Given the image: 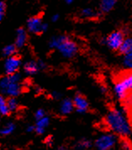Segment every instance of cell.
Returning a JSON list of instances; mask_svg holds the SVG:
<instances>
[{"mask_svg":"<svg viewBox=\"0 0 132 150\" xmlns=\"http://www.w3.org/2000/svg\"><path fill=\"white\" fill-rule=\"evenodd\" d=\"M125 39V35L120 30H115L103 40V43L113 51H119Z\"/></svg>","mask_w":132,"mask_h":150,"instance_id":"7","label":"cell"},{"mask_svg":"<svg viewBox=\"0 0 132 150\" xmlns=\"http://www.w3.org/2000/svg\"><path fill=\"white\" fill-rule=\"evenodd\" d=\"M65 2H66V4H72V3L74 2V0H65Z\"/></svg>","mask_w":132,"mask_h":150,"instance_id":"32","label":"cell"},{"mask_svg":"<svg viewBox=\"0 0 132 150\" xmlns=\"http://www.w3.org/2000/svg\"><path fill=\"white\" fill-rule=\"evenodd\" d=\"M120 147H121V149L122 150H131L132 149L131 143H130L128 140H126V139H124V140H122V141H121Z\"/></svg>","mask_w":132,"mask_h":150,"instance_id":"24","label":"cell"},{"mask_svg":"<svg viewBox=\"0 0 132 150\" xmlns=\"http://www.w3.org/2000/svg\"><path fill=\"white\" fill-rule=\"evenodd\" d=\"M28 40V35L27 31L24 28H20L16 31V35H15V41H14V45L17 48L24 47Z\"/></svg>","mask_w":132,"mask_h":150,"instance_id":"11","label":"cell"},{"mask_svg":"<svg viewBox=\"0 0 132 150\" xmlns=\"http://www.w3.org/2000/svg\"><path fill=\"white\" fill-rule=\"evenodd\" d=\"M132 51V36L125 37L124 41L122 42L120 47L119 49V52L121 54L125 55Z\"/></svg>","mask_w":132,"mask_h":150,"instance_id":"15","label":"cell"},{"mask_svg":"<svg viewBox=\"0 0 132 150\" xmlns=\"http://www.w3.org/2000/svg\"><path fill=\"white\" fill-rule=\"evenodd\" d=\"M57 150H68V149L66 147V146H64V145H62V146H60L58 149H57Z\"/></svg>","mask_w":132,"mask_h":150,"instance_id":"31","label":"cell"},{"mask_svg":"<svg viewBox=\"0 0 132 150\" xmlns=\"http://www.w3.org/2000/svg\"><path fill=\"white\" fill-rule=\"evenodd\" d=\"M105 124L116 136L127 137L132 134L131 123L122 110L118 108L110 110L105 117Z\"/></svg>","mask_w":132,"mask_h":150,"instance_id":"1","label":"cell"},{"mask_svg":"<svg viewBox=\"0 0 132 150\" xmlns=\"http://www.w3.org/2000/svg\"><path fill=\"white\" fill-rule=\"evenodd\" d=\"M26 131L28 132H35V126H32V125H29L26 127Z\"/></svg>","mask_w":132,"mask_h":150,"instance_id":"30","label":"cell"},{"mask_svg":"<svg viewBox=\"0 0 132 150\" xmlns=\"http://www.w3.org/2000/svg\"><path fill=\"white\" fill-rule=\"evenodd\" d=\"M10 113L8 106L7 100L0 95V115L1 116H8Z\"/></svg>","mask_w":132,"mask_h":150,"instance_id":"18","label":"cell"},{"mask_svg":"<svg viewBox=\"0 0 132 150\" xmlns=\"http://www.w3.org/2000/svg\"><path fill=\"white\" fill-rule=\"evenodd\" d=\"M72 103L74 105V110H76L77 112L80 114L86 113L88 110V108H89L88 101L83 95H80V94L76 95L72 100Z\"/></svg>","mask_w":132,"mask_h":150,"instance_id":"10","label":"cell"},{"mask_svg":"<svg viewBox=\"0 0 132 150\" xmlns=\"http://www.w3.org/2000/svg\"><path fill=\"white\" fill-rule=\"evenodd\" d=\"M59 19H60V15L58 14H53V15L51 16V21H52V22H56V21H59Z\"/></svg>","mask_w":132,"mask_h":150,"instance_id":"28","label":"cell"},{"mask_svg":"<svg viewBox=\"0 0 132 150\" xmlns=\"http://www.w3.org/2000/svg\"><path fill=\"white\" fill-rule=\"evenodd\" d=\"M118 143V138L113 132L103 133L96 138L93 143L95 150H113Z\"/></svg>","mask_w":132,"mask_h":150,"instance_id":"5","label":"cell"},{"mask_svg":"<svg viewBox=\"0 0 132 150\" xmlns=\"http://www.w3.org/2000/svg\"><path fill=\"white\" fill-rule=\"evenodd\" d=\"M46 116V111L43 109H38L35 111V117L36 120H39V119H41V118H42V117H44V116Z\"/></svg>","mask_w":132,"mask_h":150,"instance_id":"26","label":"cell"},{"mask_svg":"<svg viewBox=\"0 0 132 150\" xmlns=\"http://www.w3.org/2000/svg\"><path fill=\"white\" fill-rule=\"evenodd\" d=\"M51 97L55 100H59V99H61V94L57 91H54L51 94Z\"/></svg>","mask_w":132,"mask_h":150,"instance_id":"27","label":"cell"},{"mask_svg":"<svg viewBox=\"0 0 132 150\" xmlns=\"http://www.w3.org/2000/svg\"><path fill=\"white\" fill-rule=\"evenodd\" d=\"M0 91L2 94L9 97H17L22 91L21 76L16 73L14 74L6 75L0 80Z\"/></svg>","mask_w":132,"mask_h":150,"instance_id":"3","label":"cell"},{"mask_svg":"<svg viewBox=\"0 0 132 150\" xmlns=\"http://www.w3.org/2000/svg\"><path fill=\"white\" fill-rule=\"evenodd\" d=\"M22 62L20 57L14 55L6 58L4 62V73L6 75H11L19 72L21 68Z\"/></svg>","mask_w":132,"mask_h":150,"instance_id":"8","label":"cell"},{"mask_svg":"<svg viewBox=\"0 0 132 150\" xmlns=\"http://www.w3.org/2000/svg\"><path fill=\"white\" fill-rule=\"evenodd\" d=\"M16 51H17V47H15V45L14 44H9V45H7L4 47L3 55L6 57H12V56L16 54Z\"/></svg>","mask_w":132,"mask_h":150,"instance_id":"20","label":"cell"},{"mask_svg":"<svg viewBox=\"0 0 132 150\" xmlns=\"http://www.w3.org/2000/svg\"><path fill=\"white\" fill-rule=\"evenodd\" d=\"M123 101H124L125 108L132 110V93L129 94L128 96H126L125 99L123 100Z\"/></svg>","mask_w":132,"mask_h":150,"instance_id":"23","label":"cell"},{"mask_svg":"<svg viewBox=\"0 0 132 150\" xmlns=\"http://www.w3.org/2000/svg\"><path fill=\"white\" fill-rule=\"evenodd\" d=\"M46 144H47L48 146H51V145H52V143H53V139H52V137H48L46 139Z\"/></svg>","mask_w":132,"mask_h":150,"instance_id":"29","label":"cell"},{"mask_svg":"<svg viewBox=\"0 0 132 150\" xmlns=\"http://www.w3.org/2000/svg\"><path fill=\"white\" fill-rule=\"evenodd\" d=\"M123 64L125 68L129 70H132V51L124 55Z\"/></svg>","mask_w":132,"mask_h":150,"instance_id":"22","label":"cell"},{"mask_svg":"<svg viewBox=\"0 0 132 150\" xmlns=\"http://www.w3.org/2000/svg\"><path fill=\"white\" fill-rule=\"evenodd\" d=\"M77 150H79V149H77Z\"/></svg>","mask_w":132,"mask_h":150,"instance_id":"33","label":"cell"},{"mask_svg":"<svg viewBox=\"0 0 132 150\" xmlns=\"http://www.w3.org/2000/svg\"><path fill=\"white\" fill-rule=\"evenodd\" d=\"M7 103L10 112L16 111L19 108V103L15 97H9V99L7 100Z\"/></svg>","mask_w":132,"mask_h":150,"instance_id":"21","label":"cell"},{"mask_svg":"<svg viewBox=\"0 0 132 150\" xmlns=\"http://www.w3.org/2000/svg\"><path fill=\"white\" fill-rule=\"evenodd\" d=\"M114 93L120 100L132 93V70L125 72L116 79L114 84Z\"/></svg>","mask_w":132,"mask_h":150,"instance_id":"4","label":"cell"},{"mask_svg":"<svg viewBox=\"0 0 132 150\" xmlns=\"http://www.w3.org/2000/svg\"><path fill=\"white\" fill-rule=\"evenodd\" d=\"M26 28L29 33L39 35L47 30L48 25L46 23H44L40 16H33L27 21Z\"/></svg>","mask_w":132,"mask_h":150,"instance_id":"6","label":"cell"},{"mask_svg":"<svg viewBox=\"0 0 132 150\" xmlns=\"http://www.w3.org/2000/svg\"><path fill=\"white\" fill-rule=\"evenodd\" d=\"M49 47L56 49L65 58H72L78 52V46L67 35H56L49 41Z\"/></svg>","mask_w":132,"mask_h":150,"instance_id":"2","label":"cell"},{"mask_svg":"<svg viewBox=\"0 0 132 150\" xmlns=\"http://www.w3.org/2000/svg\"><path fill=\"white\" fill-rule=\"evenodd\" d=\"M60 113L63 115V116H67V115H69L71 114L73 110H74V105H73V103H72V100L71 99H64L62 100L61 105H60Z\"/></svg>","mask_w":132,"mask_h":150,"instance_id":"12","label":"cell"},{"mask_svg":"<svg viewBox=\"0 0 132 150\" xmlns=\"http://www.w3.org/2000/svg\"><path fill=\"white\" fill-rule=\"evenodd\" d=\"M46 68V63L43 61H34L30 60L25 62L23 66L24 72L28 75H34L37 74L40 70L45 69Z\"/></svg>","mask_w":132,"mask_h":150,"instance_id":"9","label":"cell"},{"mask_svg":"<svg viewBox=\"0 0 132 150\" xmlns=\"http://www.w3.org/2000/svg\"><path fill=\"white\" fill-rule=\"evenodd\" d=\"M98 15V14L97 11L92 8H84L80 12V16L84 19H94Z\"/></svg>","mask_w":132,"mask_h":150,"instance_id":"16","label":"cell"},{"mask_svg":"<svg viewBox=\"0 0 132 150\" xmlns=\"http://www.w3.org/2000/svg\"><path fill=\"white\" fill-rule=\"evenodd\" d=\"M5 9H6V4H5V3L3 2V1H0V22L2 21L4 16Z\"/></svg>","mask_w":132,"mask_h":150,"instance_id":"25","label":"cell"},{"mask_svg":"<svg viewBox=\"0 0 132 150\" xmlns=\"http://www.w3.org/2000/svg\"><path fill=\"white\" fill-rule=\"evenodd\" d=\"M15 125L13 122H8L0 128V136H8L14 132Z\"/></svg>","mask_w":132,"mask_h":150,"instance_id":"17","label":"cell"},{"mask_svg":"<svg viewBox=\"0 0 132 150\" xmlns=\"http://www.w3.org/2000/svg\"><path fill=\"white\" fill-rule=\"evenodd\" d=\"M117 2H118V0H101L100 4H99L101 12L108 13V12L111 11L114 7L115 6Z\"/></svg>","mask_w":132,"mask_h":150,"instance_id":"14","label":"cell"},{"mask_svg":"<svg viewBox=\"0 0 132 150\" xmlns=\"http://www.w3.org/2000/svg\"><path fill=\"white\" fill-rule=\"evenodd\" d=\"M92 147H93V143L89 139L87 138H83L79 140L77 143V149L87 150L91 149Z\"/></svg>","mask_w":132,"mask_h":150,"instance_id":"19","label":"cell"},{"mask_svg":"<svg viewBox=\"0 0 132 150\" xmlns=\"http://www.w3.org/2000/svg\"><path fill=\"white\" fill-rule=\"evenodd\" d=\"M49 124H50V118L47 116H44V117H42L39 120H36V123H35V132L37 134L41 135L45 132V131L49 126Z\"/></svg>","mask_w":132,"mask_h":150,"instance_id":"13","label":"cell"}]
</instances>
